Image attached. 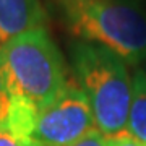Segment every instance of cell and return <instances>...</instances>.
Masks as SVG:
<instances>
[{
    "label": "cell",
    "instance_id": "1",
    "mask_svg": "<svg viewBox=\"0 0 146 146\" xmlns=\"http://www.w3.org/2000/svg\"><path fill=\"white\" fill-rule=\"evenodd\" d=\"M70 57L78 86L89 99L96 130L106 136L127 131L133 89L128 63L109 49L84 41L70 47Z\"/></svg>",
    "mask_w": 146,
    "mask_h": 146
},
{
    "label": "cell",
    "instance_id": "2",
    "mask_svg": "<svg viewBox=\"0 0 146 146\" xmlns=\"http://www.w3.org/2000/svg\"><path fill=\"white\" fill-rule=\"evenodd\" d=\"M0 72L10 93L37 110L54 102L68 83L62 54L44 26L0 46Z\"/></svg>",
    "mask_w": 146,
    "mask_h": 146
},
{
    "label": "cell",
    "instance_id": "3",
    "mask_svg": "<svg viewBox=\"0 0 146 146\" xmlns=\"http://www.w3.org/2000/svg\"><path fill=\"white\" fill-rule=\"evenodd\" d=\"M68 28L128 65L146 60V10L138 0H65Z\"/></svg>",
    "mask_w": 146,
    "mask_h": 146
},
{
    "label": "cell",
    "instance_id": "4",
    "mask_svg": "<svg viewBox=\"0 0 146 146\" xmlns=\"http://www.w3.org/2000/svg\"><path fill=\"white\" fill-rule=\"evenodd\" d=\"M94 130V115L88 96L70 83L57 99L39 110L31 138L41 146H70Z\"/></svg>",
    "mask_w": 146,
    "mask_h": 146
},
{
    "label": "cell",
    "instance_id": "5",
    "mask_svg": "<svg viewBox=\"0 0 146 146\" xmlns=\"http://www.w3.org/2000/svg\"><path fill=\"white\" fill-rule=\"evenodd\" d=\"M46 20L39 0H0V46L11 37L41 28Z\"/></svg>",
    "mask_w": 146,
    "mask_h": 146
},
{
    "label": "cell",
    "instance_id": "6",
    "mask_svg": "<svg viewBox=\"0 0 146 146\" xmlns=\"http://www.w3.org/2000/svg\"><path fill=\"white\" fill-rule=\"evenodd\" d=\"M131 104L128 112L127 131L143 146H146V75L136 68L131 78Z\"/></svg>",
    "mask_w": 146,
    "mask_h": 146
},
{
    "label": "cell",
    "instance_id": "7",
    "mask_svg": "<svg viewBox=\"0 0 146 146\" xmlns=\"http://www.w3.org/2000/svg\"><path fill=\"white\" fill-rule=\"evenodd\" d=\"M13 106H15V98L10 93L3 80V75L0 72V131H10Z\"/></svg>",
    "mask_w": 146,
    "mask_h": 146
},
{
    "label": "cell",
    "instance_id": "8",
    "mask_svg": "<svg viewBox=\"0 0 146 146\" xmlns=\"http://www.w3.org/2000/svg\"><path fill=\"white\" fill-rule=\"evenodd\" d=\"M0 146H41L31 136H23L10 133V131H0Z\"/></svg>",
    "mask_w": 146,
    "mask_h": 146
},
{
    "label": "cell",
    "instance_id": "9",
    "mask_svg": "<svg viewBox=\"0 0 146 146\" xmlns=\"http://www.w3.org/2000/svg\"><path fill=\"white\" fill-rule=\"evenodd\" d=\"M70 146H109V143H107V136L106 135H102L98 130H91L83 138H80L76 143H73Z\"/></svg>",
    "mask_w": 146,
    "mask_h": 146
},
{
    "label": "cell",
    "instance_id": "10",
    "mask_svg": "<svg viewBox=\"0 0 146 146\" xmlns=\"http://www.w3.org/2000/svg\"><path fill=\"white\" fill-rule=\"evenodd\" d=\"M107 143H109V146H143L128 131L119 133V135H115V136H107Z\"/></svg>",
    "mask_w": 146,
    "mask_h": 146
},
{
    "label": "cell",
    "instance_id": "11",
    "mask_svg": "<svg viewBox=\"0 0 146 146\" xmlns=\"http://www.w3.org/2000/svg\"><path fill=\"white\" fill-rule=\"evenodd\" d=\"M141 70H143V72H145V75H146V60L143 62V68H141Z\"/></svg>",
    "mask_w": 146,
    "mask_h": 146
},
{
    "label": "cell",
    "instance_id": "12",
    "mask_svg": "<svg viewBox=\"0 0 146 146\" xmlns=\"http://www.w3.org/2000/svg\"><path fill=\"white\" fill-rule=\"evenodd\" d=\"M138 2H141V0H138Z\"/></svg>",
    "mask_w": 146,
    "mask_h": 146
}]
</instances>
